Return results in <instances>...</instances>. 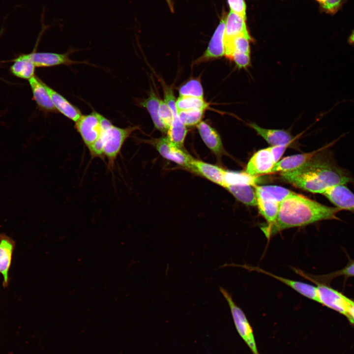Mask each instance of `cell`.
Returning <instances> with one entry per match:
<instances>
[{
  "label": "cell",
  "instance_id": "6da1fadb",
  "mask_svg": "<svg viewBox=\"0 0 354 354\" xmlns=\"http://www.w3.org/2000/svg\"><path fill=\"white\" fill-rule=\"evenodd\" d=\"M333 143L323 147L299 168L280 173L282 178L297 188L320 194L335 185L351 182L352 177L336 164L332 154L326 150Z\"/></svg>",
  "mask_w": 354,
  "mask_h": 354
},
{
  "label": "cell",
  "instance_id": "7a4b0ae2",
  "mask_svg": "<svg viewBox=\"0 0 354 354\" xmlns=\"http://www.w3.org/2000/svg\"><path fill=\"white\" fill-rule=\"evenodd\" d=\"M341 210L330 207L295 192L281 203L274 222L266 224L261 229L267 238L291 228L303 226L318 221L338 220Z\"/></svg>",
  "mask_w": 354,
  "mask_h": 354
},
{
  "label": "cell",
  "instance_id": "3957f363",
  "mask_svg": "<svg viewBox=\"0 0 354 354\" xmlns=\"http://www.w3.org/2000/svg\"><path fill=\"white\" fill-rule=\"evenodd\" d=\"M101 124L102 131L99 138L88 149L92 157L101 159L106 158L108 166L112 169L126 140L138 129V126L117 127L103 116Z\"/></svg>",
  "mask_w": 354,
  "mask_h": 354
},
{
  "label": "cell",
  "instance_id": "277c9868",
  "mask_svg": "<svg viewBox=\"0 0 354 354\" xmlns=\"http://www.w3.org/2000/svg\"><path fill=\"white\" fill-rule=\"evenodd\" d=\"M255 190L259 212L266 220L267 224L275 221L281 202L294 193L276 185L256 186Z\"/></svg>",
  "mask_w": 354,
  "mask_h": 354
},
{
  "label": "cell",
  "instance_id": "5b68a950",
  "mask_svg": "<svg viewBox=\"0 0 354 354\" xmlns=\"http://www.w3.org/2000/svg\"><path fill=\"white\" fill-rule=\"evenodd\" d=\"M219 290L229 304L238 333L249 347L253 354H260L257 348L252 326L244 313L236 304L231 295L226 289L220 287Z\"/></svg>",
  "mask_w": 354,
  "mask_h": 354
},
{
  "label": "cell",
  "instance_id": "8992f818",
  "mask_svg": "<svg viewBox=\"0 0 354 354\" xmlns=\"http://www.w3.org/2000/svg\"><path fill=\"white\" fill-rule=\"evenodd\" d=\"M313 283L316 285L320 303L346 317L354 301L327 284L319 282Z\"/></svg>",
  "mask_w": 354,
  "mask_h": 354
},
{
  "label": "cell",
  "instance_id": "52a82bcc",
  "mask_svg": "<svg viewBox=\"0 0 354 354\" xmlns=\"http://www.w3.org/2000/svg\"><path fill=\"white\" fill-rule=\"evenodd\" d=\"M102 116L93 112L88 115H82L75 122V128L88 148L98 140L101 135L102 131Z\"/></svg>",
  "mask_w": 354,
  "mask_h": 354
},
{
  "label": "cell",
  "instance_id": "ba28073f",
  "mask_svg": "<svg viewBox=\"0 0 354 354\" xmlns=\"http://www.w3.org/2000/svg\"><path fill=\"white\" fill-rule=\"evenodd\" d=\"M153 144L163 158L190 170L194 158L173 143L167 136L154 140Z\"/></svg>",
  "mask_w": 354,
  "mask_h": 354
},
{
  "label": "cell",
  "instance_id": "9c48e42d",
  "mask_svg": "<svg viewBox=\"0 0 354 354\" xmlns=\"http://www.w3.org/2000/svg\"><path fill=\"white\" fill-rule=\"evenodd\" d=\"M239 35L252 39L247 30L246 19L230 11L227 16L224 34L225 56L230 59L233 52V40Z\"/></svg>",
  "mask_w": 354,
  "mask_h": 354
},
{
  "label": "cell",
  "instance_id": "30bf717a",
  "mask_svg": "<svg viewBox=\"0 0 354 354\" xmlns=\"http://www.w3.org/2000/svg\"><path fill=\"white\" fill-rule=\"evenodd\" d=\"M275 164L270 147L261 149L255 152L249 160L245 173L253 177L270 173Z\"/></svg>",
  "mask_w": 354,
  "mask_h": 354
},
{
  "label": "cell",
  "instance_id": "8fae6325",
  "mask_svg": "<svg viewBox=\"0 0 354 354\" xmlns=\"http://www.w3.org/2000/svg\"><path fill=\"white\" fill-rule=\"evenodd\" d=\"M235 266H240L249 271L259 272L271 276L273 278H275V279L279 280L288 286L291 287L302 295L320 303L316 286L303 283L302 282L292 280L283 277L277 276L257 266H250L246 265H235Z\"/></svg>",
  "mask_w": 354,
  "mask_h": 354
},
{
  "label": "cell",
  "instance_id": "7c38bea8",
  "mask_svg": "<svg viewBox=\"0 0 354 354\" xmlns=\"http://www.w3.org/2000/svg\"><path fill=\"white\" fill-rule=\"evenodd\" d=\"M227 15L223 11L220 23L215 30L205 53L198 60L204 61L225 55L224 34Z\"/></svg>",
  "mask_w": 354,
  "mask_h": 354
},
{
  "label": "cell",
  "instance_id": "4fadbf2b",
  "mask_svg": "<svg viewBox=\"0 0 354 354\" xmlns=\"http://www.w3.org/2000/svg\"><path fill=\"white\" fill-rule=\"evenodd\" d=\"M189 170L224 188L226 185L227 171L220 166L194 158Z\"/></svg>",
  "mask_w": 354,
  "mask_h": 354
},
{
  "label": "cell",
  "instance_id": "5bb4252c",
  "mask_svg": "<svg viewBox=\"0 0 354 354\" xmlns=\"http://www.w3.org/2000/svg\"><path fill=\"white\" fill-rule=\"evenodd\" d=\"M15 241L4 233L0 234V275L3 277V288L8 286L9 271L11 267Z\"/></svg>",
  "mask_w": 354,
  "mask_h": 354
},
{
  "label": "cell",
  "instance_id": "9a60e30c",
  "mask_svg": "<svg viewBox=\"0 0 354 354\" xmlns=\"http://www.w3.org/2000/svg\"><path fill=\"white\" fill-rule=\"evenodd\" d=\"M323 194L340 210L354 212V194L345 184L332 186Z\"/></svg>",
  "mask_w": 354,
  "mask_h": 354
},
{
  "label": "cell",
  "instance_id": "2e32d148",
  "mask_svg": "<svg viewBox=\"0 0 354 354\" xmlns=\"http://www.w3.org/2000/svg\"><path fill=\"white\" fill-rule=\"evenodd\" d=\"M196 126L204 143L214 154L220 157L225 153L221 137L215 129L202 121Z\"/></svg>",
  "mask_w": 354,
  "mask_h": 354
},
{
  "label": "cell",
  "instance_id": "e0dca14e",
  "mask_svg": "<svg viewBox=\"0 0 354 354\" xmlns=\"http://www.w3.org/2000/svg\"><path fill=\"white\" fill-rule=\"evenodd\" d=\"M33 98L39 108L46 112H56L50 95L45 88L44 82L34 76L29 80Z\"/></svg>",
  "mask_w": 354,
  "mask_h": 354
},
{
  "label": "cell",
  "instance_id": "ac0fdd59",
  "mask_svg": "<svg viewBox=\"0 0 354 354\" xmlns=\"http://www.w3.org/2000/svg\"><path fill=\"white\" fill-rule=\"evenodd\" d=\"M249 125L271 146L291 144L293 141V137L287 130L267 129L253 122Z\"/></svg>",
  "mask_w": 354,
  "mask_h": 354
},
{
  "label": "cell",
  "instance_id": "d6986e66",
  "mask_svg": "<svg viewBox=\"0 0 354 354\" xmlns=\"http://www.w3.org/2000/svg\"><path fill=\"white\" fill-rule=\"evenodd\" d=\"M44 85L57 111L74 122L77 121L82 116L80 111L47 85Z\"/></svg>",
  "mask_w": 354,
  "mask_h": 354
},
{
  "label": "cell",
  "instance_id": "ffe728a7",
  "mask_svg": "<svg viewBox=\"0 0 354 354\" xmlns=\"http://www.w3.org/2000/svg\"><path fill=\"white\" fill-rule=\"evenodd\" d=\"M30 57L35 67H44L65 64L70 65L74 61L70 59L67 54L49 52H32Z\"/></svg>",
  "mask_w": 354,
  "mask_h": 354
},
{
  "label": "cell",
  "instance_id": "44dd1931",
  "mask_svg": "<svg viewBox=\"0 0 354 354\" xmlns=\"http://www.w3.org/2000/svg\"><path fill=\"white\" fill-rule=\"evenodd\" d=\"M322 148L309 153L286 157L275 164L270 173H283L295 170L307 162Z\"/></svg>",
  "mask_w": 354,
  "mask_h": 354
},
{
  "label": "cell",
  "instance_id": "7402d4cb",
  "mask_svg": "<svg viewBox=\"0 0 354 354\" xmlns=\"http://www.w3.org/2000/svg\"><path fill=\"white\" fill-rule=\"evenodd\" d=\"M234 197L242 203L250 206H257L255 189L247 183L227 184L225 187Z\"/></svg>",
  "mask_w": 354,
  "mask_h": 354
},
{
  "label": "cell",
  "instance_id": "603a6c76",
  "mask_svg": "<svg viewBox=\"0 0 354 354\" xmlns=\"http://www.w3.org/2000/svg\"><path fill=\"white\" fill-rule=\"evenodd\" d=\"M13 61L10 67V71L14 76L27 80L34 76L35 66L29 54L21 55L15 59Z\"/></svg>",
  "mask_w": 354,
  "mask_h": 354
},
{
  "label": "cell",
  "instance_id": "cb8c5ba5",
  "mask_svg": "<svg viewBox=\"0 0 354 354\" xmlns=\"http://www.w3.org/2000/svg\"><path fill=\"white\" fill-rule=\"evenodd\" d=\"M160 100L154 91L151 89L149 96L142 102L141 105L145 107L148 111L156 128L163 133H167V129L162 122L159 116Z\"/></svg>",
  "mask_w": 354,
  "mask_h": 354
},
{
  "label": "cell",
  "instance_id": "d4e9b609",
  "mask_svg": "<svg viewBox=\"0 0 354 354\" xmlns=\"http://www.w3.org/2000/svg\"><path fill=\"white\" fill-rule=\"evenodd\" d=\"M343 276L346 277L354 276V260H351L341 269L323 275H313L303 271L301 276L312 282H319L328 284L334 278Z\"/></svg>",
  "mask_w": 354,
  "mask_h": 354
},
{
  "label": "cell",
  "instance_id": "484cf974",
  "mask_svg": "<svg viewBox=\"0 0 354 354\" xmlns=\"http://www.w3.org/2000/svg\"><path fill=\"white\" fill-rule=\"evenodd\" d=\"M187 133L186 126L181 121L178 115L173 116L172 123L167 132V138L173 143L182 148Z\"/></svg>",
  "mask_w": 354,
  "mask_h": 354
},
{
  "label": "cell",
  "instance_id": "4316f807",
  "mask_svg": "<svg viewBox=\"0 0 354 354\" xmlns=\"http://www.w3.org/2000/svg\"><path fill=\"white\" fill-rule=\"evenodd\" d=\"M176 107L178 111L195 109L205 111L208 107V104L204 98L179 96L176 100Z\"/></svg>",
  "mask_w": 354,
  "mask_h": 354
},
{
  "label": "cell",
  "instance_id": "83f0119b",
  "mask_svg": "<svg viewBox=\"0 0 354 354\" xmlns=\"http://www.w3.org/2000/svg\"><path fill=\"white\" fill-rule=\"evenodd\" d=\"M205 110L202 109H190L179 111L178 116L186 126H196L201 121Z\"/></svg>",
  "mask_w": 354,
  "mask_h": 354
},
{
  "label": "cell",
  "instance_id": "f1b7e54d",
  "mask_svg": "<svg viewBox=\"0 0 354 354\" xmlns=\"http://www.w3.org/2000/svg\"><path fill=\"white\" fill-rule=\"evenodd\" d=\"M180 96H191L204 98V92L200 81L198 79H191L179 89Z\"/></svg>",
  "mask_w": 354,
  "mask_h": 354
},
{
  "label": "cell",
  "instance_id": "f546056e",
  "mask_svg": "<svg viewBox=\"0 0 354 354\" xmlns=\"http://www.w3.org/2000/svg\"><path fill=\"white\" fill-rule=\"evenodd\" d=\"M252 40V39L243 35L236 36L232 42L233 52L235 51L250 54V42Z\"/></svg>",
  "mask_w": 354,
  "mask_h": 354
},
{
  "label": "cell",
  "instance_id": "4dcf8cb0",
  "mask_svg": "<svg viewBox=\"0 0 354 354\" xmlns=\"http://www.w3.org/2000/svg\"><path fill=\"white\" fill-rule=\"evenodd\" d=\"M159 116L168 130L173 121V114L167 103L161 99L159 105Z\"/></svg>",
  "mask_w": 354,
  "mask_h": 354
},
{
  "label": "cell",
  "instance_id": "1f68e13d",
  "mask_svg": "<svg viewBox=\"0 0 354 354\" xmlns=\"http://www.w3.org/2000/svg\"><path fill=\"white\" fill-rule=\"evenodd\" d=\"M236 63V66L240 68H244L250 65V54L234 52L231 59Z\"/></svg>",
  "mask_w": 354,
  "mask_h": 354
},
{
  "label": "cell",
  "instance_id": "d6a6232c",
  "mask_svg": "<svg viewBox=\"0 0 354 354\" xmlns=\"http://www.w3.org/2000/svg\"><path fill=\"white\" fill-rule=\"evenodd\" d=\"M164 101L171 109L173 116L177 115V109L176 107V100L172 88L166 85H163Z\"/></svg>",
  "mask_w": 354,
  "mask_h": 354
},
{
  "label": "cell",
  "instance_id": "836d02e7",
  "mask_svg": "<svg viewBox=\"0 0 354 354\" xmlns=\"http://www.w3.org/2000/svg\"><path fill=\"white\" fill-rule=\"evenodd\" d=\"M231 11L246 19V5L244 0H227Z\"/></svg>",
  "mask_w": 354,
  "mask_h": 354
},
{
  "label": "cell",
  "instance_id": "e575fe53",
  "mask_svg": "<svg viewBox=\"0 0 354 354\" xmlns=\"http://www.w3.org/2000/svg\"><path fill=\"white\" fill-rule=\"evenodd\" d=\"M290 145V144H285L270 147V149L275 163L279 161L286 149Z\"/></svg>",
  "mask_w": 354,
  "mask_h": 354
},
{
  "label": "cell",
  "instance_id": "d590c367",
  "mask_svg": "<svg viewBox=\"0 0 354 354\" xmlns=\"http://www.w3.org/2000/svg\"><path fill=\"white\" fill-rule=\"evenodd\" d=\"M346 318L351 324H354V304L350 308Z\"/></svg>",
  "mask_w": 354,
  "mask_h": 354
},
{
  "label": "cell",
  "instance_id": "8d00e7d4",
  "mask_svg": "<svg viewBox=\"0 0 354 354\" xmlns=\"http://www.w3.org/2000/svg\"><path fill=\"white\" fill-rule=\"evenodd\" d=\"M318 1L321 6V8L325 6L330 0H315Z\"/></svg>",
  "mask_w": 354,
  "mask_h": 354
},
{
  "label": "cell",
  "instance_id": "74e56055",
  "mask_svg": "<svg viewBox=\"0 0 354 354\" xmlns=\"http://www.w3.org/2000/svg\"><path fill=\"white\" fill-rule=\"evenodd\" d=\"M348 41L349 43L354 44V30L351 33L348 39Z\"/></svg>",
  "mask_w": 354,
  "mask_h": 354
},
{
  "label": "cell",
  "instance_id": "f35d334b",
  "mask_svg": "<svg viewBox=\"0 0 354 354\" xmlns=\"http://www.w3.org/2000/svg\"><path fill=\"white\" fill-rule=\"evenodd\" d=\"M166 0L169 5V7L170 8L171 11L172 12H174V6H173V3L171 1V0Z\"/></svg>",
  "mask_w": 354,
  "mask_h": 354
},
{
  "label": "cell",
  "instance_id": "ab89813d",
  "mask_svg": "<svg viewBox=\"0 0 354 354\" xmlns=\"http://www.w3.org/2000/svg\"><path fill=\"white\" fill-rule=\"evenodd\" d=\"M3 28H2L0 31V35L1 34V33L3 32Z\"/></svg>",
  "mask_w": 354,
  "mask_h": 354
}]
</instances>
